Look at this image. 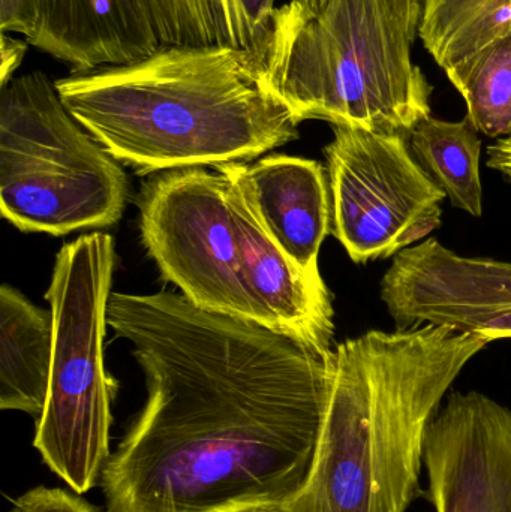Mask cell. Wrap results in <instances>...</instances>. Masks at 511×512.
Masks as SVG:
<instances>
[{"label": "cell", "instance_id": "44dd1931", "mask_svg": "<svg viewBox=\"0 0 511 512\" xmlns=\"http://www.w3.org/2000/svg\"><path fill=\"white\" fill-rule=\"evenodd\" d=\"M2 65H0V84L2 87L8 83L9 80L14 78V72L17 71L18 66L23 62L26 56L27 44L20 39L12 38L8 33L2 32Z\"/></svg>", "mask_w": 511, "mask_h": 512}, {"label": "cell", "instance_id": "9a60e30c", "mask_svg": "<svg viewBox=\"0 0 511 512\" xmlns=\"http://www.w3.org/2000/svg\"><path fill=\"white\" fill-rule=\"evenodd\" d=\"M51 312L27 300L18 289H0V409L38 420L47 403L53 364Z\"/></svg>", "mask_w": 511, "mask_h": 512}, {"label": "cell", "instance_id": "cb8c5ba5", "mask_svg": "<svg viewBox=\"0 0 511 512\" xmlns=\"http://www.w3.org/2000/svg\"><path fill=\"white\" fill-rule=\"evenodd\" d=\"M242 512H281V508H257V510H248Z\"/></svg>", "mask_w": 511, "mask_h": 512}, {"label": "cell", "instance_id": "277c9868", "mask_svg": "<svg viewBox=\"0 0 511 512\" xmlns=\"http://www.w3.org/2000/svg\"><path fill=\"white\" fill-rule=\"evenodd\" d=\"M417 36L395 0H287L273 18L270 84L299 123L410 135L431 116Z\"/></svg>", "mask_w": 511, "mask_h": 512}, {"label": "cell", "instance_id": "5bb4252c", "mask_svg": "<svg viewBox=\"0 0 511 512\" xmlns=\"http://www.w3.org/2000/svg\"><path fill=\"white\" fill-rule=\"evenodd\" d=\"M159 47H227L266 57L276 0H140Z\"/></svg>", "mask_w": 511, "mask_h": 512}, {"label": "cell", "instance_id": "9c48e42d", "mask_svg": "<svg viewBox=\"0 0 511 512\" xmlns=\"http://www.w3.org/2000/svg\"><path fill=\"white\" fill-rule=\"evenodd\" d=\"M380 297L398 330L435 325L511 339V262L458 255L428 239L393 258Z\"/></svg>", "mask_w": 511, "mask_h": 512}, {"label": "cell", "instance_id": "d6986e66", "mask_svg": "<svg viewBox=\"0 0 511 512\" xmlns=\"http://www.w3.org/2000/svg\"><path fill=\"white\" fill-rule=\"evenodd\" d=\"M11 512H102L84 501L78 493L63 489L36 487L15 499ZM105 512V511H104Z\"/></svg>", "mask_w": 511, "mask_h": 512}, {"label": "cell", "instance_id": "6da1fadb", "mask_svg": "<svg viewBox=\"0 0 511 512\" xmlns=\"http://www.w3.org/2000/svg\"><path fill=\"white\" fill-rule=\"evenodd\" d=\"M147 402L101 477L105 512L281 508L314 462L335 355L185 295L111 292Z\"/></svg>", "mask_w": 511, "mask_h": 512}, {"label": "cell", "instance_id": "603a6c76", "mask_svg": "<svg viewBox=\"0 0 511 512\" xmlns=\"http://www.w3.org/2000/svg\"><path fill=\"white\" fill-rule=\"evenodd\" d=\"M395 2L401 8L402 14L405 15L410 26L419 32L420 15H422L420 0H395Z\"/></svg>", "mask_w": 511, "mask_h": 512}, {"label": "cell", "instance_id": "8fae6325", "mask_svg": "<svg viewBox=\"0 0 511 512\" xmlns=\"http://www.w3.org/2000/svg\"><path fill=\"white\" fill-rule=\"evenodd\" d=\"M225 179L243 285L255 322L333 357L335 312L324 280L309 279L266 236L237 186Z\"/></svg>", "mask_w": 511, "mask_h": 512}, {"label": "cell", "instance_id": "ffe728a7", "mask_svg": "<svg viewBox=\"0 0 511 512\" xmlns=\"http://www.w3.org/2000/svg\"><path fill=\"white\" fill-rule=\"evenodd\" d=\"M0 29L5 33H20L29 42L38 29L35 0H0Z\"/></svg>", "mask_w": 511, "mask_h": 512}, {"label": "cell", "instance_id": "7402d4cb", "mask_svg": "<svg viewBox=\"0 0 511 512\" xmlns=\"http://www.w3.org/2000/svg\"><path fill=\"white\" fill-rule=\"evenodd\" d=\"M488 167L511 183V135L500 138L488 149Z\"/></svg>", "mask_w": 511, "mask_h": 512}, {"label": "cell", "instance_id": "52a82bcc", "mask_svg": "<svg viewBox=\"0 0 511 512\" xmlns=\"http://www.w3.org/2000/svg\"><path fill=\"white\" fill-rule=\"evenodd\" d=\"M332 128V234L351 261L395 258L440 228L446 195L417 164L410 135Z\"/></svg>", "mask_w": 511, "mask_h": 512}, {"label": "cell", "instance_id": "7a4b0ae2", "mask_svg": "<svg viewBox=\"0 0 511 512\" xmlns=\"http://www.w3.org/2000/svg\"><path fill=\"white\" fill-rule=\"evenodd\" d=\"M56 89L72 117L141 174L251 161L299 138V120L254 51L164 47L69 75Z\"/></svg>", "mask_w": 511, "mask_h": 512}, {"label": "cell", "instance_id": "ac0fdd59", "mask_svg": "<svg viewBox=\"0 0 511 512\" xmlns=\"http://www.w3.org/2000/svg\"><path fill=\"white\" fill-rule=\"evenodd\" d=\"M467 104V120L486 137L511 135V33L447 69Z\"/></svg>", "mask_w": 511, "mask_h": 512}, {"label": "cell", "instance_id": "4fadbf2b", "mask_svg": "<svg viewBox=\"0 0 511 512\" xmlns=\"http://www.w3.org/2000/svg\"><path fill=\"white\" fill-rule=\"evenodd\" d=\"M38 29L29 44L84 74L126 65L159 50L140 0H35Z\"/></svg>", "mask_w": 511, "mask_h": 512}, {"label": "cell", "instance_id": "8992f818", "mask_svg": "<svg viewBox=\"0 0 511 512\" xmlns=\"http://www.w3.org/2000/svg\"><path fill=\"white\" fill-rule=\"evenodd\" d=\"M114 259V240L108 234H84L66 243L45 294L53 316V364L33 447L78 495L101 481L111 456V403L117 385L105 370L102 343Z\"/></svg>", "mask_w": 511, "mask_h": 512}, {"label": "cell", "instance_id": "ba28073f", "mask_svg": "<svg viewBox=\"0 0 511 512\" xmlns=\"http://www.w3.org/2000/svg\"><path fill=\"white\" fill-rule=\"evenodd\" d=\"M141 239L162 276L207 312L255 321L221 173L161 171L140 194Z\"/></svg>", "mask_w": 511, "mask_h": 512}, {"label": "cell", "instance_id": "5b68a950", "mask_svg": "<svg viewBox=\"0 0 511 512\" xmlns=\"http://www.w3.org/2000/svg\"><path fill=\"white\" fill-rule=\"evenodd\" d=\"M128 177L60 99L42 71L9 80L0 98V209L24 233L66 236L111 227Z\"/></svg>", "mask_w": 511, "mask_h": 512}, {"label": "cell", "instance_id": "30bf717a", "mask_svg": "<svg viewBox=\"0 0 511 512\" xmlns=\"http://www.w3.org/2000/svg\"><path fill=\"white\" fill-rule=\"evenodd\" d=\"M426 501L435 512H511V411L452 391L428 427Z\"/></svg>", "mask_w": 511, "mask_h": 512}, {"label": "cell", "instance_id": "3957f363", "mask_svg": "<svg viewBox=\"0 0 511 512\" xmlns=\"http://www.w3.org/2000/svg\"><path fill=\"white\" fill-rule=\"evenodd\" d=\"M489 343L425 325L371 330L336 345L314 462L281 512H407L425 498L420 478L429 424Z\"/></svg>", "mask_w": 511, "mask_h": 512}, {"label": "cell", "instance_id": "e0dca14e", "mask_svg": "<svg viewBox=\"0 0 511 512\" xmlns=\"http://www.w3.org/2000/svg\"><path fill=\"white\" fill-rule=\"evenodd\" d=\"M419 36L447 71L511 33V0H420Z\"/></svg>", "mask_w": 511, "mask_h": 512}, {"label": "cell", "instance_id": "2e32d148", "mask_svg": "<svg viewBox=\"0 0 511 512\" xmlns=\"http://www.w3.org/2000/svg\"><path fill=\"white\" fill-rule=\"evenodd\" d=\"M410 149L417 164L453 207L474 218L482 216V140L467 119L446 122L426 117L411 131Z\"/></svg>", "mask_w": 511, "mask_h": 512}, {"label": "cell", "instance_id": "7c38bea8", "mask_svg": "<svg viewBox=\"0 0 511 512\" xmlns=\"http://www.w3.org/2000/svg\"><path fill=\"white\" fill-rule=\"evenodd\" d=\"M216 168L237 186L270 242L309 279L323 280L318 255L332 233V200L323 165L273 155L254 164Z\"/></svg>", "mask_w": 511, "mask_h": 512}]
</instances>
